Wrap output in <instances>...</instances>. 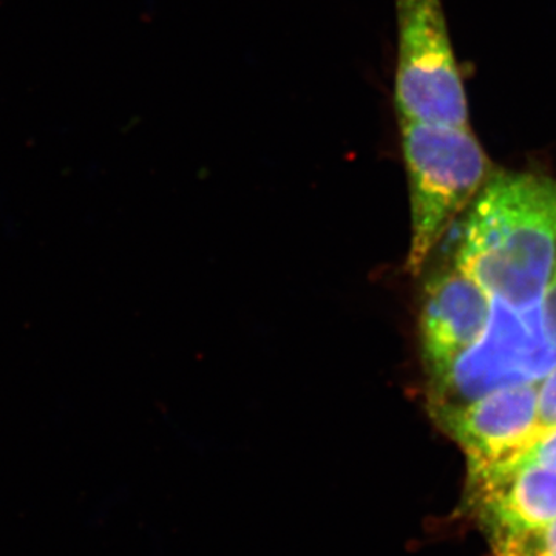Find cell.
I'll list each match as a JSON object with an SVG mask.
<instances>
[{
  "label": "cell",
  "instance_id": "cell-5",
  "mask_svg": "<svg viewBox=\"0 0 556 556\" xmlns=\"http://www.w3.org/2000/svg\"><path fill=\"white\" fill-rule=\"evenodd\" d=\"M424 273L419 338L427 379L447 368L481 338L492 298L450 257L434 268L427 265Z\"/></svg>",
  "mask_w": 556,
  "mask_h": 556
},
{
  "label": "cell",
  "instance_id": "cell-8",
  "mask_svg": "<svg viewBox=\"0 0 556 556\" xmlns=\"http://www.w3.org/2000/svg\"><path fill=\"white\" fill-rule=\"evenodd\" d=\"M495 556H556V519L525 532L490 538Z\"/></svg>",
  "mask_w": 556,
  "mask_h": 556
},
{
  "label": "cell",
  "instance_id": "cell-11",
  "mask_svg": "<svg viewBox=\"0 0 556 556\" xmlns=\"http://www.w3.org/2000/svg\"><path fill=\"white\" fill-rule=\"evenodd\" d=\"M541 320L547 339L556 346V270L540 303Z\"/></svg>",
  "mask_w": 556,
  "mask_h": 556
},
{
  "label": "cell",
  "instance_id": "cell-4",
  "mask_svg": "<svg viewBox=\"0 0 556 556\" xmlns=\"http://www.w3.org/2000/svg\"><path fill=\"white\" fill-rule=\"evenodd\" d=\"M399 121L468 126L467 94L441 0H394Z\"/></svg>",
  "mask_w": 556,
  "mask_h": 556
},
{
  "label": "cell",
  "instance_id": "cell-1",
  "mask_svg": "<svg viewBox=\"0 0 556 556\" xmlns=\"http://www.w3.org/2000/svg\"><path fill=\"white\" fill-rule=\"evenodd\" d=\"M459 223L450 258L490 298L540 306L556 270V179L493 172Z\"/></svg>",
  "mask_w": 556,
  "mask_h": 556
},
{
  "label": "cell",
  "instance_id": "cell-2",
  "mask_svg": "<svg viewBox=\"0 0 556 556\" xmlns=\"http://www.w3.org/2000/svg\"><path fill=\"white\" fill-rule=\"evenodd\" d=\"M407 169L412 243L407 269L419 277L447 230L490 178L492 164L470 127L399 121Z\"/></svg>",
  "mask_w": 556,
  "mask_h": 556
},
{
  "label": "cell",
  "instance_id": "cell-6",
  "mask_svg": "<svg viewBox=\"0 0 556 556\" xmlns=\"http://www.w3.org/2000/svg\"><path fill=\"white\" fill-rule=\"evenodd\" d=\"M538 383L503 388L438 420L466 453L468 468L518 459L543 434Z\"/></svg>",
  "mask_w": 556,
  "mask_h": 556
},
{
  "label": "cell",
  "instance_id": "cell-10",
  "mask_svg": "<svg viewBox=\"0 0 556 556\" xmlns=\"http://www.w3.org/2000/svg\"><path fill=\"white\" fill-rule=\"evenodd\" d=\"M522 457L556 471V428L541 434Z\"/></svg>",
  "mask_w": 556,
  "mask_h": 556
},
{
  "label": "cell",
  "instance_id": "cell-3",
  "mask_svg": "<svg viewBox=\"0 0 556 556\" xmlns=\"http://www.w3.org/2000/svg\"><path fill=\"white\" fill-rule=\"evenodd\" d=\"M556 365L541 308L518 311L492 298L481 338L438 375L427 378L428 412L442 417L503 388L540 382Z\"/></svg>",
  "mask_w": 556,
  "mask_h": 556
},
{
  "label": "cell",
  "instance_id": "cell-7",
  "mask_svg": "<svg viewBox=\"0 0 556 556\" xmlns=\"http://www.w3.org/2000/svg\"><path fill=\"white\" fill-rule=\"evenodd\" d=\"M466 497L490 538L536 529L556 519V471L522 456L468 468Z\"/></svg>",
  "mask_w": 556,
  "mask_h": 556
},
{
  "label": "cell",
  "instance_id": "cell-9",
  "mask_svg": "<svg viewBox=\"0 0 556 556\" xmlns=\"http://www.w3.org/2000/svg\"><path fill=\"white\" fill-rule=\"evenodd\" d=\"M538 383V427L541 433L556 428V365Z\"/></svg>",
  "mask_w": 556,
  "mask_h": 556
}]
</instances>
